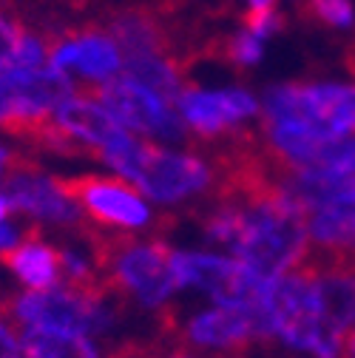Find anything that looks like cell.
Wrapping results in <instances>:
<instances>
[{
	"label": "cell",
	"instance_id": "obj_1",
	"mask_svg": "<svg viewBox=\"0 0 355 358\" xmlns=\"http://www.w3.org/2000/svg\"><path fill=\"white\" fill-rule=\"evenodd\" d=\"M261 120L264 143L282 168L307 171L327 145L355 137V85H279L264 97Z\"/></svg>",
	"mask_w": 355,
	"mask_h": 358
},
{
	"label": "cell",
	"instance_id": "obj_2",
	"mask_svg": "<svg viewBox=\"0 0 355 358\" xmlns=\"http://www.w3.org/2000/svg\"><path fill=\"white\" fill-rule=\"evenodd\" d=\"M245 208L242 228L233 242V256L264 279H279L298 267L313 250L307 210L290 194L287 179L261 199L239 202Z\"/></svg>",
	"mask_w": 355,
	"mask_h": 358
},
{
	"label": "cell",
	"instance_id": "obj_3",
	"mask_svg": "<svg viewBox=\"0 0 355 358\" xmlns=\"http://www.w3.org/2000/svg\"><path fill=\"white\" fill-rule=\"evenodd\" d=\"M100 159L131 185H137L148 199L162 205L185 202L213 188V168L202 157L159 148L131 131H122L114 143H108L100 151Z\"/></svg>",
	"mask_w": 355,
	"mask_h": 358
},
{
	"label": "cell",
	"instance_id": "obj_4",
	"mask_svg": "<svg viewBox=\"0 0 355 358\" xmlns=\"http://www.w3.org/2000/svg\"><path fill=\"white\" fill-rule=\"evenodd\" d=\"M60 185L77 202V208L82 210V219L97 228L131 234V231L151 228L154 222V210L145 202L143 191L134 188L122 176L85 173V176L60 179Z\"/></svg>",
	"mask_w": 355,
	"mask_h": 358
},
{
	"label": "cell",
	"instance_id": "obj_5",
	"mask_svg": "<svg viewBox=\"0 0 355 358\" xmlns=\"http://www.w3.org/2000/svg\"><path fill=\"white\" fill-rule=\"evenodd\" d=\"M92 94L114 114V120L128 128L131 134H145V137H162L171 143L185 140V122L180 111L157 94L151 85L134 77H114L111 83L92 88Z\"/></svg>",
	"mask_w": 355,
	"mask_h": 358
},
{
	"label": "cell",
	"instance_id": "obj_6",
	"mask_svg": "<svg viewBox=\"0 0 355 358\" xmlns=\"http://www.w3.org/2000/svg\"><path fill=\"white\" fill-rule=\"evenodd\" d=\"M49 66L68 77L77 74L94 88H100L114 77H119L125 66V55L114 34H106L100 29H80L52 40Z\"/></svg>",
	"mask_w": 355,
	"mask_h": 358
},
{
	"label": "cell",
	"instance_id": "obj_7",
	"mask_svg": "<svg viewBox=\"0 0 355 358\" xmlns=\"http://www.w3.org/2000/svg\"><path fill=\"white\" fill-rule=\"evenodd\" d=\"M3 182H6V196L12 199L15 210L26 213L29 219L37 222V225H55V228L77 231V225L82 222V210L66 194L60 179L37 171L31 159L23 162L20 168H15Z\"/></svg>",
	"mask_w": 355,
	"mask_h": 358
},
{
	"label": "cell",
	"instance_id": "obj_8",
	"mask_svg": "<svg viewBox=\"0 0 355 358\" xmlns=\"http://www.w3.org/2000/svg\"><path fill=\"white\" fill-rule=\"evenodd\" d=\"M176 111L194 134L208 140H216L222 134H236L242 122L261 114L259 100L245 88H219V92L185 88L176 100Z\"/></svg>",
	"mask_w": 355,
	"mask_h": 358
},
{
	"label": "cell",
	"instance_id": "obj_9",
	"mask_svg": "<svg viewBox=\"0 0 355 358\" xmlns=\"http://www.w3.org/2000/svg\"><path fill=\"white\" fill-rule=\"evenodd\" d=\"M55 122L68 134L74 143H80L88 151V157H97V159H100V151L108 143H114L122 131H128L114 120V114L92 92L71 94L55 111Z\"/></svg>",
	"mask_w": 355,
	"mask_h": 358
},
{
	"label": "cell",
	"instance_id": "obj_10",
	"mask_svg": "<svg viewBox=\"0 0 355 358\" xmlns=\"http://www.w3.org/2000/svg\"><path fill=\"white\" fill-rule=\"evenodd\" d=\"M15 279L26 290H55L63 285V262H60V245H52L43 239L40 225H29L23 242L0 256Z\"/></svg>",
	"mask_w": 355,
	"mask_h": 358
},
{
	"label": "cell",
	"instance_id": "obj_11",
	"mask_svg": "<svg viewBox=\"0 0 355 358\" xmlns=\"http://www.w3.org/2000/svg\"><path fill=\"white\" fill-rule=\"evenodd\" d=\"M307 228L316 248L355 253V205H324L310 210Z\"/></svg>",
	"mask_w": 355,
	"mask_h": 358
},
{
	"label": "cell",
	"instance_id": "obj_12",
	"mask_svg": "<svg viewBox=\"0 0 355 358\" xmlns=\"http://www.w3.org/2000/svg\"><path fill=\"white\" fill-rule=\"evenodd\" d=\"M46 40L26 31L17 20L0 15V71L12 69H43L49 66Z\"/></svg>",
	"mask_w": 355,
	"mask_h": 358
},
{
	"label": "cell",
	"instance_id": "obj_13",
	"mask_svg": "<svg viewBox=\"0 0 355 358\" xmlns=\"http://www.w3.org/2000/svg\"><path fill=\"white\" fill-rule=\"evenodd\" d=\"M26 358H106L85 333L68 330H23Z\"/></svg>",
	"mask_w": 355,
	"mask_h": 358
},
{
	"label": "cell",
	"instance_id": "obj_14",
	"mask_svg": "<svg viewBox=\"0 0 355 358\" xmlns=\"http://www.w3.org/2000/svg\"><path fill=\"white\" fill-rule=\"evenodd\" d=\"M310 12H313L321 23L347 29L355 23V6L352 0H310Z\"/></svg>",
	"mask_w": 355,
	"mask_h": 358
},
{
	"label": "cell",
	"instance_id": "obj_15",
	"mask_svg": "<svg viewBox=\"0 0 355 358\" xmlns=\"http://www.w3.org/2000/svg\"><path fill=\"white\" fill-rule=\"evenodd\" d=\"M261 43H264L261 37H256V34H250V31L245 29L242 34H236V37H231V40H228L225 55H228V60H231V63L253 66V63H259V60H261V52H264Z\"/></svg>",
	"mask_w": 355,
	"mask_h": 358
},
{
	"label": "cell",
	"instance_id": "obj_16",
	"mask_svg": "<svg viewBox=\"0 0 355 358\" xmlns=\"http://www.w3.org/2000/svg\"><path fill=\"white\" fill-rule=\"evenodd\" d=\"M17 324L9 316V299L0 296V358H26L23 338L15 330Z\"/></svg>",
	"mask_w": 355,
	"mask_h": 358
},
{
	"label": "cell",
	"instance_id": "obj_17",
	"mask_svg": "<svg viewBox=\"0 0 355 358\" xmlns=\"http://www.w3.org/2000/svg\"><path fill=\"white\" fill-rule=\"evenodd\" d=\"M23 236H26V234H20V231L12 225V222L0 219V256L9 253L12 248H17V245L23 242Z\"/></svg>",
	"mask_w": 355,
	"mask_h": 358
},
{
	"label": "cell",
	"instance_id": "obj_18",
	"mask_svg": "<svg viewBox=\"0 0 355 358\" xmlns=\"http://www.w3.org/2000/svg\"><path fill=\"white\" fill-rule=\"evenodd\" d=\"M23 162H29V157H23V154H15V151H9L6 145H0V179H6L15 168H20Z\"/></svg>",
	"mask_w": 355,
	"mask_h": 358
},
{
	"label": "cell",
	"instance_id": "obj_19",
	"mask_svg": "<svg viewBox=\"0 0 355 358\" xmlns=\"http://www.w3.org/2000/svg\"><path fill=\"white\" fill-rule=\"evenodd\" d=\"M9 122H12V103H9V94H6L3 83H0V128L6 131Z\"/></svg>",
	"mask_w": 355,
	"mask_h": 358
},
{
	"label": "cell",
	"instance_id": "obj_20",
	"mask_svg": "<svg viewBox=\"0 0 355 358\" xmlns=\"http://www.w3.org/2000/svg\"><path fill=\"white\" fill-rule=\"evenodd\" d=\"M15 210V205H12V199L6 196V191H0V219H6L9 213Z\"/></svg>",
	"mask_w": 355,
	"mask_h": 358
},
{
	"label": "cell",
	"instance_id": "obj_21",
	"mask_svg": "<svg viewBox=\"0 0 355 358\" xmlns=\"http://www.w3.org/2000/svg\"><path fill=\"white\" fill-rule=\"evenodd\" d=\"M250 12H273V0H247Z\"/></svg>",
	"mask_w": 355,
	"mask_h": 358
},
{
	"label": "cell",
	"instance_id": "obj_22",
	"mask_svg": "<svg viewBox=\"0 0 355 358\" xmlns=\"http://www.w3.org/2000/svg\"><path fill=\"white\" fill-rule=\"evenodd\" d=\"M349 355H355V322H352V327H349V333H347V358Z\"/></svg>",
	"mask_w": 355,
	"mask_h": 358
},
{
	"label": "cell",
	"instance_id": "obj_23",
	"mask_svg": "<svg viewBox=\"0 0 355 358\" xmlns=\"http://www.w3.org/2000/svg\"><path fill=\"white\" fill-rule=\"evenodd\" d=\"M349 358H355V355H349Z\"/></svg>",
	"mask_w": 355,
	"mask_h": 358
}]
</instances>
